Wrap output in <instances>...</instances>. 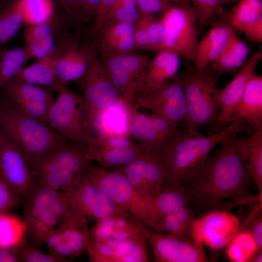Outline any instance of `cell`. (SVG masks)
<instances>
[{"label": "cell", "instance_id": "6da1fadb", "mask_svg": "<svg viewBox=\"0 0 262 262\" xmlns=\"http://www.w3.org/2000/svg\"><path fill=\"white\" fill-rule=\"evenodd\" d=\"M233 139L231 138L220 144L216 153L208 156L182 186L190 204L196 210H221L224 199L245 202L250 198L249 188L252 180L242 164Z\"/></svg>", "mask_w": 262, "mask_h": 262}, {"label": "cell", "instance_id": "7a4b0ae2", "mask_svg": "<svg viewBox=\"0 0 262 262\" xmlns=\"http://www.w3.org/2000/svg\"><path fill=\"white\" fill-rule=\"evenodd\" d=\"M246 126L244 120L233 117L223 130L206 136L176 131L166 145L155 150L167 181L183 186L200 168L214 147L233 138Z\"/></svg>", "mask_w": 262, "mask_h": 262}, {"label": "cell", "instance_id": "3957f363", "mask_svg": "<svg viewBox=\"0 0 262 262\" xmlns=\"http://www.w3.org/2000/svg\"><path fill=\"white\" fill-rule=\"evenodd\" d=\"M0 131L21 149L28 161L67 142L47 124L22 113L6 98L0 99Z\"/></svg>", "mask_w": 262, "mask_h": 262}, {"label": "cell", "instance_id": "277c9868", "mask_svg": "<svg viewBox=\"0 0 262 262\" xmlns=\"http://www.w3.org/2000/svg\"><path fill=\"white\" fill-rule=\"evenodd\" d=\"M182 87L186 102L183 120L185 132L198 135V129L216 121L219 110L218 92L213 73L206 69L202 71L189 68L174 78Z\"/></svg>", "mask_w": 262, "mask_h": 262}, {"label": "cell", "instance_id": "5b68a950", "mask_svg": "<svg viewBox=\"0 0 262 262\" xmlns=\"http://www.w3.org/2000/svg\"><path fill=\"white\" fill-rule=\"evenodd\" d=\"M82 174L136 220L151 230L162 233L146 202L119 171L88 164Z\"/></svg>", "mask_w": 262, "mask_h": 262}, {"label": "cell", "instance_id": "8992f818", "mask_svg": "<svg viewBox=\"0 0 262 262\" xmlns=\"http://www.w3.org/2000/svg\"><path fill=\"white\" fill-rule=\"evenodd\" d=\"M51 103L46 123L66 141L87 142L90 135L86 124L82 96L60 84Z\"/></svg>", "mask_w": 262, "mask_h": 262}, {"label": "cell", "instance_id": "52a82bcc", "mask_svg": "<svg viewBox=\"0 0 262 262\" xmlns=\"http://www.w3.org/2000/svg\"><path fill=\"white\" fill-rule=\"evenodd\" d=\"M160 17L163 30L159 51L173 52L193 63L198 40L196 21L191 7L173 5Z\"/></svg>", "mask_w": 262, "mask_h": 262}, {"label": "cell", "instance_id": "ba28073f", "mask_svg": "<svg viewBox=\"0 0 262 262\" xmlns=\"http://www.w3.org/2000/svg\"><path fill=\"white\" fill-rule=\"evenodd\" d=\"M78 81L83 93L85 119L91 135L99 115L122 98L99 60H96Z\"/></svg>", "mask_w": 262, "mask_h": 262}, {"label": "cell", "instance_id": "9c48e42d", "mask_svg": "<svg viewBox=\"0 0 262 262\" xmlns=\"http://www.w3.org/2000/svg\"><path fill=\"white\" fill-rule=\"evenodd\" d=\"M240 229L241 222L237 216L218 209L194 217L189 225V233L196 241L218 250L226 247Z\"/></svg>", "mask_w": 262, "mask_h": 262}, {"label": "cell", "instance_id": "30bf717a", "mask_svg": "<svg viewBox=\"0 0 262 262\" xmlns=\"http://www.w3.org/2000/svg\"><path fill=\"white\" fill-rule=\"evenodd\" d=\"M132 106L150 110L175 129L186 111L183 89L174 79L156 88L142 90L136 96Z\"/></svg>", "mask_w": 262, "mask_h": 262}, {"label": "cell", "instance_id": "8fae6325", "mask_svg": "<svg viewBox=\"0 0 262 262\" xmlns=\"http://www.w3.org/2000/svg\"><path fill=\"white\" fill-rule=\"evenodd\" d=\"M64 192L69 200L73 215L97 222L114 216L130 215L83 174L76 186Z\"/></svg>", "mask_w": 262, "mask_h": 262}, {"label": "cell", "instance_id": "7c38bea8", "mask_svg": "<svg viewBox=\"0 0 262 262\" xmlns=\"http://www.w3.org/2000/svg\"><path fill=\"white\" fill-rule=\"evenodd\" d=\"M33 176L58 170L82 175L92 162L86 142H67L28 161Z\"/></svg>", "mask_w": 262, "mask_h": 262}, {"label": "cell", "instance_id": "4fadbf2b", "mask_svg": "<svg viewBox=\"0 0 262 262\" xmlns=\"http://www.w3.org/2000/svg\"><path fill=\"white\" fill-rule=\"evenodd\" d=\"M145 236L157 262H206L203 245L191 236H181L155 232L147 229Z\"/></svg>", "mask_w": 262, "mask_h": 262}, {"label": "cell", "instance_id": "5bb4252c", "mask_svg": "<svg viewBox=\"0 0 262 262\" xmlns=\"http://www.w3.org/2000/svg\"><path fill=\"white\" fill-rule=\"evenodd\" d=\"M0 174L4 182L22 199L29 193L34 176L21 149L0 131Z\"/></svg>", "mask_w": 262, "mask_h": 262}, {"label": "cell", "instance_id": "9a60e30c", "mask_svg": "<svg viewBox=\"0 0 262 262\" xmlns=\"http://www.w3.org/2000/svg\"><path fill=\"white\" fill-rule=\"evenodd\" d=\"M127 109L128 134L150 151L164 147L176 131L165 119L153 113L148 115L132 106Z\"/></svg>", "mask_w": 262, "mask_h": 262}, {"label": "cell", "instance_id": "2e32d148", "mask_svg": "<svg viewBox=\"0 0 262 262\" xmlns=\"http://www.w3.org/2000/svg\"><path fill=\"white\" fill-rule=\"evenodd\" d=\"M262 58V51L259 50L247 58L236 75L224 88L219 89V110L215 122L216 131L220 126L231 122L246 87L256 74L255 70Z\"/></svg>", "mask_w": 262, "mask_h": 262}, {"label": "cell", "instance_id": "e0dca14e", "mask_svg": "<svg viewBox=\"0 0 262 262\" xmlns=\"http://www.w3.org/2000/svg\"><path fill=\"white\" fill-rule=\"evenodd\" d=\"M79 41V38L70 45L55 62L54 72L60 84L79 80L99 55L95 43L81 44Z\"/></svg>", "mask_w": 262, "mask_h": 262}, {"label": "cell", "instance_id": "ac0fdd59", "mask_svg": "<svg viewBox=\"0 0 262 262\" xmlns=\"http://www.w3.org/2000/svg\"><path fill=\"white\" fill-rule=\"evenodd\" d=\"M66 19L71 20L65 13H55L45 21L27 26L24 39L31 58L38 60L51 53L55 47L56 34L65 25Z\"/></svg>", "mask_w": 262, "mask_h": 262}, {"label": "cell", "instance_id": "d6986e66", "mask_svg": "<svg viewBox=\"0 0 262 262\" xmlns=\"http://www.w3.org/2000/svg\"><path fill=\"white\" fill-rule=\"evenodd\" d=\"M134 24L109 20L94 35L99 55L109 56L135 50L133 37Z\"/></svg>", "mask_w": 262, "mask_h": 262}, {"label": "cell", "instance_id": "ffe728a7", "mask_svg": "<svg viewBox=\"0 0 262 262\" xmlns=\"http://www.w3.org/2000/svg\"><path fill=\"white\" fill-rule=\"evenodd\" d=\"M147 229L130 215H116L97 222L89 237L98 241L133 240L145 235Z\"/></svg>", "mask_w": 262, "mask_h": 262}, {"label": "cell", "instance_id": "44dd1931", "mask_svg": "<svg viewBox=\"0 0 262 262\" xmlns=\"http://www.w3.org/2000/svg\"><path fill=\"white\" fill-rule=\"evenodd\" d=\"M234 31L224 21H217L198 41L194 67L202 71L213 63L219 56Z\"/></svg>", "mask_w": 262, "mask_h": 262}, {"label": "cell", "instance_id": "7402d4cb", "mask_svg": "<svg viewBox=\"0 0 262 262\" xmlns=\"http://www.w3.org/2000/svg\"><path fill=\"white\" fill-rule=\"evenodd\" d=\"M234 144L244 167L262 193V127L250 137L233 139Z\"/></svg>", "mask_w": 262, "mask_h": 262}, {"label": "cell", "instance_id": "603a6c76", "mask_svg": "<svg viewBox=\"0 0 262 262\" xmlns=\"http://www.w3.org/2000/svg\"><path fill=\"white\" fill-rule=\"evenodd\" d=\"M63 50V46L56 43L50 54L23 67L13 79L43 86L48 92L57 90L60 83L56 77L54 67L55 62Z\"/></svg>", "mask_w": 262, "mask_h": 262}, {"label": "cell", "instance_id": "cb8c5ba5", "mask_svg": "<svg viewBox=\"0 0 262 262\" xmlns=\"http://www.w3.org/2000/svg\"><path fill=\"white\" fill-rule=\"evenodd\" d=\"M233 117L244 120L255 131L262 127V76L255 74L248 82Z\"/></svg>", "mask_w": 262, "mask_h": 262}, {"label": "cell", "instance_id": "d4e9b609", "mask_svg": "<svg viewBox=\"0 0 262 262\" xmlns=\"http://www.w3.org/2000/svg\"><path fill=\"white\" fill-rule=\"evenodd\" d=\"M180 58L176 54L168 51L156 52L147 63L143 90L156 88L174 79L180 67Z\"/></svg>", "mask_w": 262, "mask_h": 262}, {"label": "cell", "instance_id": "484cf974", "mask_svg": "<svg viewBox=\"0 0 262 262\" xmlns=\"http://www.w3.org/2000/svg\"><path fill=\"white\" fill-rule=\"evenodd\" d=\"M58 192L34 180L29 193L23 198L24 212L22 219L26 224L27 229L51 208Z\"/></svg>", "mask_w": 262, "mask_h": 262}, {"label": "cell", "instance_id": "4316f807", "mask_svg": "<svg viewBox=\"0 0 262 262\" xmlns=\"http://www.w3.org/2000/svg\"><path fill=\"white\" fill-rule=\"evenodd\" d=\"M189 205V196L184 187L168 181L153 197V209L158 221L161 217Z\"/></svg>", "mask_w": 262, "mask_h": 262}, {"label": "cell", "instance_id": "83f0119b", "mask_svg": "<svg viewBox=\"0 0 262 262\" xmlns=\"http://www.w3.org/2000/svg\"><path fill=\"white\" fill-rule=\"evenodd\" d=\"M249 49L234 32L216 60L211 65L218 74L229 73L240 68L247 59Z\"/></svg>", "mask_w": 262, "mask_h": 262}, {"label": "cell", "instance_id": "f1b7e54d", "mask_svg": "<svg viewBox=\"0 0 262 262\" xmlns=\"http://www.w3.org/2000/svg\"><path fill=\"white\" fill-rule=\"evenodd\" d=\"M87 147L91 161L98 162L105 168H116L126 164L150 151L141 144L129 148Z\"/></svg>", "mask_w": 262, "mask_h": 262}, {"label": "cell", "instance_id": "f546056e", "mask_svg": "<svg viewBox=\"0 0 262 262\" xmlns=\"http://www.w3.org/2000/svg\"><path fill=\"white\" fill-rule=\"evenodd\" d=\"M262 19V0H240L225 16V21L235 32L244 33Z\"/></svg>", "mask_w": 262, "mask_h": 262}, {"label": "cell", "instance_id": "4dcf8cb0", "mask_svg": "<svg viewBox=\"0 0 262 262\" xmlns=\"http://www.w3.org/2000/svg\"><path fill=\"white\" fill-rule=\"evenodd\" d=\"M88 219L77 214L72 215L60 224L58 229L69 246L73 258L81 254L89 238Z\"/></svg>", "mask_w": 262, "mask_h": 262}, {"label": "cell", "instance_id": "1f68e13d", "mask_svg": "<svg viewBox=\"0 0 262 262\" xmlns=\"http://www.w3.org/2000/svg\"><path fill=\"white\" fill-rule=\"evenodd\" d=\"M8 100L41 101L51 103L53 98L48 91L40 86L13 79L0 89Z\"/></svg>", "mask_w": 262, "mask_h": 262}, {"label": "cell", "instance_id": "d6a6232c", "mask_svg": "<svg viewBox=\"0 0 262 262\" xmlns=\"http://www.w3.org/2000/svg\"><path fill=\"white\" fill-rule=\"evenodd\" d=\"M23 23L19 0H0V45L13 38Z\"/></svg>", "mask_w": 262, "mask_h": 262}, {"label": "cell", "instance_id": "836d02e7", "mask_svg": "<svg viewBox=\"0 0 262 262\" xmlns=\"http://www.w3.org/2000/svg\"><path fill=\"white\" fill-rule=\"evenodd\" d=\"M0 213V248H19L24 243L27 227L22 218Z\"/></svg>", "mask_w": 262, "mask_h": 262}, {"label": "cell", "instance_id": "e575fe53", "mask_svg": "<svg viewBox=\"0 0 262 262\" xmlns=\"http://www.w3.org/2000/svg\"><path fill=\"white\" fill-rule=\"evenodd\" d=\"M31 58L25 46L0 49V89L16 76Z\"/></svg>", "mask_w": 262, "mask_h": 262}, {"label": "cell", "instance_id": "d590c367", "mask_svg": "<svg viewBox=\"0 0 262 262\" xmlns=\"http://www.w3.org/2000/svg\"><path fill=\"white\" fill-rule=\"evenodd\" d=\"M147 152L131 162L115 169L119 171L125 176L129 182L146 202L158 222L153 209V201L148 196L145 187V174Z\"/></svg>", "mask_w": 262, "mask_h": 262}, {"label": "cell", "instance_id": "8d00e7d4", "mask_svg": "<svg viewBox=\"0 0 262 262\" xmlns=\"http://www.w3.org/2000/svg\"><path fill=\"white\" fill-rule=\"evenodd\" d=\"M260 250L250 232L240 230L226 246V255L233 262H248Z\"/></svg>", "mask_w": 262, "mask_h": 262}, {"label": "cell", "instance_id": "74e56055", "mask_svg": "<svg viewBox=\"0 0 262 262\" xmlns=\"http://www.w3.org/2000/svg\"><path fill=\"white\" fill-rule=\"evenodd\" d=\"M24 23L27 26L45 21L55 13L52 0H19Z\"/></svg>", "mask_w": 262, "mask_h": 262}, {"label": "cell", "instance_id": "f35d334b", "mask_svg": "<svg viewBox=\"0 0 262 262\" xmlns=\"http://www.w3.org/2000/svg\"><path fill=\"white\" fill-rule=\"evenodd\" d=\"M145 181L147 193L152 201L153 196L167 181L164 168L155 151L147 153Z\"/></svg>", "mask_w": 262, "mask_h": 262}, {"label": "cell", "instance_id": "ab89813d", "mask_svg": "<svg viewBox=\"0 0 262 262\" xmlns=\"http://www.w3.org/2000/svg\"><path fill=\"white\" fill-rule=\"evenodd\" d=\"M82 175H77L68 171L58 170L35 176L34 180L55 191H65L76 186L81 181Z\"/></svg>", "mask_w": 262, "mask_h": 262}, {"label": "cell", "instance_id": "60d3db41", "mask_svg": "<svg viewBox=\"0 0 262 262\" xmlns=\"http://www.w3.org/2000/svg\"><path fill=\"white\" fill-rule=\"evenodd\" d=\"M57 224V219L50 208L27 229V235L34 246L40 247L44 243L47 236L55 229Z\"/></svg>", "mask_w": 262, "mask_h": 262}, {"label": "cell", "instance_id": "b9f144b4", "mask_svg": "<svg viewBox=\"0 0 262 262\" xmlns=\"http://www.w3.org/2000/svg\"><path fill=\"white\" fill-rule=\"evenodd\" d=\"M234 0H190V3L196 19L197 25L207 24L213 16L226 4Z\"/></svg>", "mask_w": 262, "mask_h": 262}, {"label": "cell", "instance_id": "7bdbcfd3", "mask_svg": "<svg viewBox=\"0 0 262 262\" xmlns=\"http://www.w3.org/2000/svg\"><path fill=\"white\" fill-rule=\"evenodd\" d=\"M139 20L147 32L149 41V50L156 52L159 51L163 30L160 15H141Z\"/></svg>", "mask_w": 262, "mask_h": 262}, {"label": "cell", "instance_id": "ee69618b", "mask_svg": "<svg viewBox=\"0 0 262 262\" xmlns=\"http://www.w3.org/2000/svg\"><path fill=\"white\" fill-rule=\"evenodd\" d=\"M19 252L21 262H67L70 260L50 253H45L33 245L25 243L19 247Z\"/></svg>", "mask_w": 262, "mask_h": 262}, {"label": "cell", "instance_id": "f6af8a7d", "mask_svg": "<svg viewBox=\"0 0 262 262\" xmlns=\"http://www.w3.org/2000/svg\"><path fill=\"white\" fill-rule=\"evenodd\" d=\"M10 102L24 114L46 123L47 116L51 103L33 101Z\"/></svg>", "mask_w": 262, "mask_h": 262}, {"label": "cell", "instance_id": "bcb514c9", "mask_svg": "<svg viewBox=\"0 0 262 262\" xmlns=\"http://www.w3.org/2000/svg\"><path fill=\"white\" fill-rule=\"evenodd\" d=\"M140 16L141 14L136 5H115L108 12L104 22L106 21L112 20L134 24L139 19Z\"/></svg>", "mask_w": 262, "mask_h": 262}, {"label": "cell", "instance_id": "7dc6e473", "mask_svg": "<svg viewBox=\"0 0 262 262\" xmlns=\"http://www.w3.org/2000/svg\"><path fill=\"white\" fill-rule=\"evenodd\" d=\"M162 233L181 236L189 235V227L180 222L173 214L161 217L158 221Z\"/></svg>", "mask_w": 262, "mask_h": 262}, {"label": "cell", "instance_id": "c3c4849f", "mask_svg": "<svg viewBox=\"0 0 262 262\" xmlns=\"http://www.w3.org/2000/svg\"><path fill=\"white\" fill-rule=\"evenodd\" d=\"M51 210L58 224H62L73 215L69 200L64 191H58L51 205Z\"/></svg>", "mask_w": 262, "mask_h": 262}, {"label": "cell", "instance_id": "681fc988", "mask_svg": "<svg viewBox=\"0 0 262 262\" xmlns=\"http://www.w3.org/2000/svg\"><path fill=\"white\" fill-rule=\"evenodd\" d=\"M64 12L72 20L88 21L91 17L83 10L80 0H55Z\"/></svg>", "mask_w": 262, "mask_h": 262}, {"label": "cell", "instance_id": "f907efd6", "mask_svg": "<svg viewBox=\"0 0 262 262\" xmlns=\"http://www.w3.org/2000/svg\"><path fill=\"white\" fill-rule=\"evenodd\" d=\"M141 15H161L174 5L168 0H135Z\"/></svg>", "mask_w": 262, "mask_h": 262}, {"label": "cell", "instance_id": "816d5d0a", "mask_svg": "<svg viewBox=\"0 0 262 262\" xmlns=\"http://www.w3.org/2000/svg\"><path fill=\"white\" fill-rule=\"evenodd\" d=\"M22 199L15 195L0 175V213H8L18 207Z\"/></svg>", "mask_w": 262, "mask_h": 262}, {"label": "cell", "instance_id": "f5cc1de1", "mask_svg": "<svg viewBox=\"0 0 262 262\" xmlns=\"http://www.w3.org/2000/svg\"><path fill=\"white\" fill-rule=\"evenodd\" d=\"M145 235L139 237L130 250L121 259V262H146L148 259L147 254Z\"/></svg>", "mask_w": 262, "mask_h": 262}, {"label": "cell", "instance_id": "db71d44e", "mask_svg": "<svg viewBox=\"0 0 262 262\" xmlns=\"http://www.w3.org/2000/svg\"><path fill=\"white\" fill-rule=\"evenodd\" d=\"M116 0H101L95 15V20L90 30L94 34L103 24L105 18Z\"/></svg>", "mask_w": 262, "mask_h": 262}, {"label": "cell", "instance_id": "11a10c76", "mask_svg": "<svg viewBox=\"0 0 262 262\" xmlns=\"http://www.w3.org/2000/svg\"><path fill=\"white\" fill-rule=\"evenodd\" d=\"M133 37L135 50H149V41L148 34L139 18L134 24Z\"/></svg>", "mask_w": 262, "mask_h": 262}, {"label": "cell", "instance_id": "9f6ffc18", "mask_svg": "<svg viewBox=\"0 0 262 262\" xmlns=\"http://www.w3.org/2000/svg\"><path fill=\"white\" fill-rule=\"evenodd\" d=\"M248 230L254 239L259 249L262 248V218L259 214L252 220L248 228Z\"/></svg>", "mask_w": 262, "mask_h": 262}, {"label": "cell", "instance_id": "6f0895ef", "mask_svg": "<svg viewBox=\"0 0 262 262\" xmlns=\"http://www.w3.org/2000/svg\"><path fill=\"white\" fill-rule=\"evenodd\" d=\"M250 41L261 43L262 41V19L258 20L253 25L243 33Z\"/></svg>", "mask_w": 262, "mask_h": 262}, {"label": "cell", "instance_id": "680465c9", "mask_svg": "<svg viewBox=\"0 0 262 262\" xmlns=\"http://www.w3.org/2000/svg\"><path fill=\"white\" fill-rule=\"evenodd\" d=\"M19 248H0V262H21Z\"/></svg>", "mask_w": 262, "mask_h": 262}, {"label": "cell", "instance_id": "91938a15", "mask_svg": "<svg viewBox=\"0 0 262 262\" xmlns=\"http://www.w3.org/2000/svg\"><path fill=\"white\" fill-rule=\"evenodd\" d=\"M82 8L87 15L91 16L96 14L101 0H80Z\"/></svg>", "mask_w": 262, "mask_h": 262}, {"label": "cell", "instance_id": "94428289", "mask_svg": "<svg viewBox=\"0 0 262 262\" xmlns=\"http://www.w3.org/2000/svg\"><path fill=\"white\" fill-rule=\"evenodd\" d=\"M249 262H262V252L259 251L255 253L250 259Z\"/></svg>", "mask_w": 262, "mask_h": 262}, {"label": "cell", "instance_id": "6125c7cd", "mask_svg": "<svg viewBox=\"0 0 262 262\" xmlns=\"http://www.w3.org/2000/svg\"></svg>", "mask_w": 262, "mask_h": 262}]
</instances>
